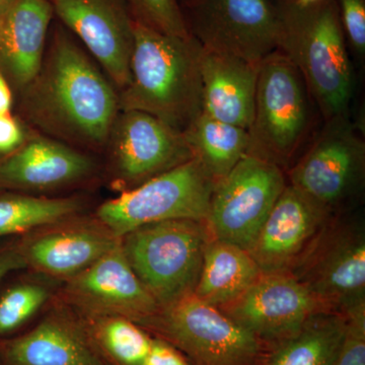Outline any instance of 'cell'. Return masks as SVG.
Returning <instances> with one entry per match:
<instances>
[{
	"label": "cell",
	"mask_w": 365,
	"mask_h": 365,
	"mask_svg": "<svg viewBox=\"0 0 365 365\" xmlns=\"http://www.w3.org/2000/svg\"><path fill=\"white\" fill-rule=\"evenodd\" d=\"M14 112L33 130L101 155L120 112L119 91L57 23L39 71L14 98Z\"/></svg>",
	"instance_id": "obj_1"
},
{
	"label": "cell",
	"mask_w": 365,
	"mask_h": 365,
	"mask_svg": "<svg viewBox=\"0 0 365 365\" xmlns=\"http://www.w3.org/2000/svg\"><path fill=\"white\" fill-rule=\"evenodd\" d=\"M192 36L177 37L134 23L130 78L120 111L148 113L184 132L202 113L200 55Z\"/></svg>",
	"instance_id": "obj_2"
},
{
	"label": "cell",
	"mask_w": 365,
	"mask_h": 365,
	"mask_svg": "<svg viewBox=\"0 0 365 365\" xmlns=\"http://www.w3.org/2000/svg\"><path fill=\"white\" fill-rule=\"evenodd\" d=\"M281 2L285 21L281 52L299 69L327 122L347 117L355 78L337 0L304 7Z\"/></svg>",
	"instance_id": "obj_3"
},
{
	"label": "cell",
	"mask_w": 365,
	"mask_h": 365,
	"mask_svg": "<svg viewBox=\"0 0 365 365\" xmlns=\"http://www.w3.org/2000/svg\"><path fill=\"white\" fill-rule=\"evenodd\" d=\"M211 239L205 222L174 220L150 223L121 237L129 265L160 309L195 289Z\"/></svg>",
	"instance_id": "obj_4"
},
{
	"label": "cell",
	"mask_w": 365,
	"mask_h": 365,
	"mask_svg": "<svg viewBox=\"0 0 365 365\" xmlns=\"http://www.w3.org/2000/svg\"><path fill=\"white\" fill-rule=\"evenodd\" d=\"M190 36L208 51L260 66L281 52L285 21L275 0H192L182 6Z\"/></svg>",
	"instance_id": "obj_5"
},
{
	"label": "cell",
	"mask_w": 365,
	"mask_h": 365,
	"mask_svg": "<svg viewBox=\"0 0 365 365\" xmlns=\"http://www.w3.org/2000/svg\"><path fill=\"white\" fill-rule=\"evenodd\" d=\"M215 185L198 160L192 158L135 188L120 192L101 204L96 216L117 237L165 220L205 222Z\"/></svg>",
	"instance_id": "obj_6"
},
{
	"label": "cell",
	"mask_w": 365,
	"mask_h": 365,
	"mask_svg": "<svg viewBox=\"0 0 365 365\" xmlns=\"http://www.w3.org/2000/svg\"><path fill=\"white\" fill-rule=\"evenodd\" d=\"M299 69L277 52L259 66L249 155L280 165L292 157L309 126V98Z\"/></svg>",
	"instance_id": "obj_7"
},
{
	"label": "cell",
	"mask_w": 365,
	"mask_h": 365,
	"mask_svg": "<svg viewBox=\"0 0 365 365\" xmlns=\"http://www.w3.org/2000/svg\"><path fill=\"white\" fill-rule=\"evenodd\" d=\"M140 327L196 365H252L260 353L258 338L193 294L160 309Z\"/></svg>",
	"instance_id": "obj_8"
},
{
	"label": "cell",
	"mask_w": 365,
	"mask_h": 365,
	"mask_svg": "<svg viewBox=\"0 0 365 365\" xmlns=\"http://www.w3.org/2000/svg\"><path fill=\"white\" fill-rule=\"evenodd\" d=\"M102 174L123 192L194 158L184 132L148 113L120 111L102 155Z\"/></svg>",
	"instance_id": "obj_9"
},
{
	"label": "cell",
	"mask_w": 365,
	"mask_h": 365,
	"mask_svg": "<svg viewBox=\"0 0 365 365\" xmlns=\"http://www.w3.org/2000/svg\"><path fill=\"white\" fill-rule=\"evenodd\" d=\"M285 186L279 165L245 155L215 182L205 220L211 239L248 250Z\"/></svg>",
	"instance_id": "obj_10"
},
{
	"label": "cell",
	"mask_w": 365,
	"mask_h": 365,
	"mask_svg": "<svg viewBox=\"0 0 365 365\" xmlns=\"http://www.w3.org/2000/svg\"><path fill=\"white\" fill-rule=\"evenodd\" d=\"M365 146L347 117L327 122L325 130L290 173V185L328 215L359 191Z\"/></svg>",
	"instance_id": "obj_11"
},
{
	"label": "cell",
	"mask_w": 365,
	"mask_h": 365,
	"mask_svg": "<svg viewBox=\"0 0 365 365\" xmlns=\"http://www.w3.org/2000/svg\"><path fill=\"white\" fill-rule=\"evenodd\" d=\"M101 174L98 155L32 129L18 150L0 158V192L38 195L85 186Z\"/></svg>",
	"instance_id": "obj_12"
},
{
	"label": "cell",
	"mask_w": 365,
	"mask_h": 365,
	"mask_svg": "<svg viewBox=\"0 0 365 365\" xmlns=\"http://www.w3.org/2000/svg\"><path fill=\"white\" fill-rule=\"evenodd\" d=\"M60 24L83 45L118 91L130 78L134 19L123 0H50Z\"/></svg>",
	"instance_id": "obj_13"
},
{
	"label": "cell",
	"mask_w": 365,
	"mask_h": 365,
	"mask_svg": "<svg viewBox=\"0 0 365 365\" xmlns=\"http://www.w3.org/2000/svg\"><path fill=\"white\" fill-rule=\"evenodd\" d=\"M218 309L259 340L280 341L314 314L328 311L290 272L262 273L237 299Z\"/></svg>",
	"instance_id": "obj_14"
},
{
	"label": "cell",
	"mask_w": 365,
	"mask_h": 365,
	"mask_svg": "<svg viewBox=\"0 0 365 365\" xmlns=\"http://www.w3.org/2000/svg\"><path fill=\"white\" fill-rule=\"evenodd\" d=\"M316 244L297 266V271L290 273L302 281L328 311L345 316L365 306V237L362 228H342L322 244L319 237Z\"/></svg>",
	"instance_id": "obj_15"
},
{
	"label": "cell",
	"mask_w": 365,
	"mask_h": 365,
	"mask_svg": "<svg viewBox=\"0 0 365 365\" xmlns=\"http://www.w3.org/2000/svg\"><path fill=\"white\" fill-rule=\"evenodd\" d=\"M64 294L88 318L123 317L141 326L160 309L132 270L121 242L85 270L67 278Z\"/></svg>",
	"instance_id": "obj_16"
},
{
	"label": "cell",
	"mask_w": 365,
	"mask_h": 365,
	"mask_svg": "<svg viewBox=\"0 0 365 365\" xmlns=\"http://www.w3.org/2000/svg\"><path fill=\"white\" fill-rule=\"evenodd\" d=\"M328 218L323 208L287 185L247 251L262 273L290 272L318 241Z\"/></svg>",
	"instance_id": "obj_17"
},
{
	"label": "cell",
	"mask_w": 365,
	"mask_h": 365,
	"mask_svg": "<svg viewBox=\"0 0 365 365\" xmlns=\"http://www.w3.org/2000/svg\"><path fill=\"white\" fill-rule=\"evenodd\" d=\"M19 239L26 268L53 277H71L117 246L121 237L100 220L78 215Z\"/></svg>",
	"instance_id": "obj_18"
},
{
	"label": "cell",
	"mask_w": 365,
	"mask_h": 365,
	"mask_svg": "<svg viewBox=\"0 0 365 365\" xmlns=\"http://www.w3.org/2000/svg\"><path fill=\"white\" fill-rule=\"evenodd\" d=\"M4 365H111L86 319L54 311L26 333L0 339Z\"/></svg>",
	"instance_id": "obj_19"
},
{
	"label": "cell",
	"mask_w": 365,
	"mask_h": 365,
	"mask_svg": "<svg viewBox=\"0 0 365 365\" xmlns=\"http://www.w3.org/2000/svg\"><path fill=\"white\" fill-rule=\"evenodd\" d=\"M53 18L49 0H14L0 16V72L14 98L42 66Z\"/></svg>",
	"instance_id": "obj_20"
},
{
	"label": "cell",
	"mask_w": 365,
	"mask_h": 365,
	"mask_svg": "<svg viewBox=\"0 0 365 365\" xmlns=\"http://www.w3.org/2000/svg\"><path fill=\"white\" fill-rule=\"evenodd\" d=\"M259 66L246 60L203 49L200 55L202 112L248 129L253 121Z\"/></svg>",
	"instance_id": "obj_21"
},
{
	"label": "cell",
	"mask_w": 365,
	"mask_h": 365,
	"mask_svg": "<svg viewBox=\"0 0 365 365\" xmlns=\"http://www.w3.org/2000/svg\"><path fill=\"white\" fill-rule=\"evenodd\" d=\"M262 271L247 250L220 240H209L193 294L222 307L237 299L258 279Z\"/></svg>",
	"instance_id": "obj_22"
},
{
	"label": "cell",
	"mask_w": 365,
	"mask_h": 365,
	"mask_svg": "<svg viewBox=\"0 0 365 365\" xmlns=\"http://www.w3.org/2000/svg\"><path fill=\"white\" fill-rule=\"evenodd\" d=\"M184 135L194 158L215 182L249 155L248 129L218 121L203 112L184 131Z\"/></svg>",
	"instance_id": "obj_23"
},
{
	"label": "cell",
	"mask_w": 365,
	"mask_h": 365,
	"mask_svg": "<svg viewBox=\"0 0 365 365\" xmlns=\"http://www.w3.org/2000/svg\"><path fill=\"white\" fill-rule=\"evenodd\" d=\"M347 319L337 312L314 314L285 339L268 365H333L344 341Z\"/></svg>",
	"instance_id": "obj_24"
},
{
	"label": "cell",
	"mask_w": 365,
	"mask_h": 365,
	"mask_svg": "<svg viewBox=\"0 0 365 365\" xmlns=\"http://www.w3.org/2000/svg\"><path fill=\"white\" fill-rule=\"evenodd\" d=\"M86 206V200L81 196L0 192V242L78 216Z\"/></svg>",
	"instance_id": "obj_25"
},
{
	"label": "cell",
	"mask_w": 365,
	"mask_h": 365,
	"mask_svg": "<svg viewBox=\"0 0 365 365\" xmlns=\"http://www.w3.org/2000/svg\"><path fill=\"white\" fill-rule=\"evenodd\" d=\"M86 322L110 364L143 365L153 343L146 330L123 317H96Z\"/></svg>",
	"instance_id": "obj_26"
},
{
	"label": "cell",
	"mask_w": 365,
	"mask_h": 365,
	"mask_svg": "<svg viewBox=\"0 0 365 365\" xmlns=\"http://www.w3.org/2000/svg\"><path fill=\"white\" fill-rule=\"evenodd\" d=\"M50 289L42 282L21 280L0 292V339L14 336L44 306Z\"/></svg>",
	"instance_id": "obj_27"
},
{
	"label": "cell",
	"mask_w": 365,
	"mask_h": 365,
	"mask_svg": "<svg viewBox=\"0 0 365 365\" xmlns=\"http://www.w3.org/2000/svg\"><path fill=\"white\" fill-rule=\"evenodd\" d=\"M137 23L158 32L189 38L180 0H123Z\"/></svg>",
	"instance_id": "obj_28"
},
{
	"label": "cell",
	"mask_w": 365,
	"mask_h": 365,
	"mask_svg": "<svg viewBox=\"0 0 365 365\" xmlns=\"http://www.w3.org/2000/svg\"><path fill=\"white\" fill-rule=\"evenodd\" d=\"M347 328L333 365H365V306L346 314Z\"/></svg>",
	"instance_id": "obj_29"
},
{
	"label": "cell",
	"mask_w": 365,
	"mask_h": 365,
	"mask_svg": "<svg viewBox=\"0 0 365 365\" xmlns=\"http://www.w3.org/2000/svg\"><path fill=\"white\" fill-rule=\"evenodd\" d=\"M346 42L359 58L365 55V0H337Z\"/></svg>",
	"instance_id": "obj_30"
},
{
	"label": "cell",
	"mask_w": 365,
	"mask_h": 365,
	"mask_svg": "<svg viewBox=\"0 0 365 365\" xmlns=\"http://www.w3.org/2000/svg\"><path fill=\"white\" fill-rule=\"evenodd\" d=\"M32 129L16 113L0 115V158L11 155L25 143Z\"/></svg>",
	"instance_id": "obj_31"
},
{
	"label": "cell",
	"mask_w": 365,
	"mask_h": 365,
	"mask_svg": "<svg viewBox=\"0 0 365 365\" xmlns=\"http://www.w3.org/2000/svg\"><path fill=\"white\" fill-rule=\"evenodd\" d=\"M26 268L19 239L0 242V287L7 276Z\"/></svg>",
	"instance_id": "obj_32"
},
{
	"label": "cell",
	"mask_w": 365,
	"mask_h": 365,
	"mask_svg": "<svg viewBox=\"0 0 365 365\" xmlns=\"http://www.w3.org/2000/svg\"><path fill=\"white\" fill-rule=\"evenodd\" d=\"M143 365H189L179 350L160 338H153L150 352Z\"/></svg>",
	"instance_id": "obj_33"
},
{
	"label": "cell",
	"mask_w": 365,
	"mask_h": 365,
	"mask_svg": "<svg viewBox=\"0 0 365 365\" xmlns=\"http://www.w3.org/2000/svg\"><path fill=\"white\" fill-rule=\"evenodd\" d=\"M14 109V93L9 81L0 72V115L13 113Z\"/></svg>",
	"instance_id": "obj_34"
},
{
	"label": "cell",
	"mask_w": 365,
	"mask_h": 365,
	"mask_svg": "<svg viewBox=\"0 0 365 365\" xmlns=\"http://www.w3.org/2000/svg\"><path fill=\"white\" fill-rule=\"evenodd\" d=\"M287 1V0H285ZM319 1H322V0H294V1H292V4H297V6H314V4H319Z\"/></svg>",
	"instance_id": "obj_35"
},
{
	"label": "cell",
	"mask_w": 365,
	"mask_h": 365,
	"mask_svg": "<svg viewBox=\"0 0 365 365\" xmlns=\"http://www.w3.org/2000/svg\"><path fill=\"white\" fill-rule=\"evenodd\" d=\"M14 0H0V16L13 4Z\"/></svg>",
	"instance_id": "obj_36"
},
{
	"label": "cell",
	"mask_w": 365,
	"mask_h": 365,
	"mask_svg": "<svg viewBox=\"0 0 365 365\" xmlns=\"http://www.w3.org/2000/svg\"><path fill=\"white\" fill-rule=\"evenodd\" d=\"M192 1V0H180V2H181L182 6H184V4H188V2Z\"/></svg>",
	"instance_id": "obj_37"
},
{
	"label": "cell",
	"mask_w": 365,
	"mask_h": 365,
	"mask_svg": "<svg viewBox=\"0 0 365 365\" xmlns=\"http://www.w3.org/2000/svg\"><path fill=\"white\" fill-rule=\"evenodd\" d=\"M0 365H4V362H2L1 357H0Z\"/></svg>",
	"instance_id": "obj_38"
},
{
	"label": "cell",
	"mask_w": 365,
	"mask_h": 365,
	"mask_svg": "<svg viewBox=\"0 0 365 365\" xmlns=\"http://www.w3.org/2000/svg\"><path fill=\"white\" fill-rule=\"evenodd\" d=\"M49 1H50V0H49Z\"/></svg>",
	"instance_id": "obj_39"
}]
</instances>
